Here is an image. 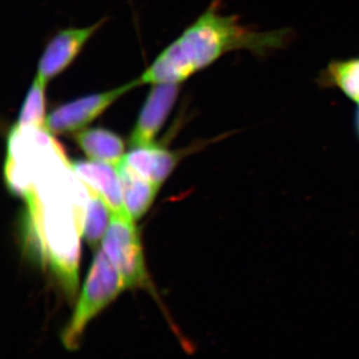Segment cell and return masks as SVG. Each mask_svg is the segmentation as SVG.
Masks as SVG:
<instances>
[{
	"mask_svg": "<svg viewBox=\"0 0 359 359\" xmlns=\"http://www.w3.org/2000/svg\"><path fill=\"white\" fill-rule=\"evenodd\" d=\"M179 84H153L130 135V147L149 145L154 141L178 99Z\"/></svg>",
	"mask_w": 359,
	"mask_h": 359,
	"instance_id": "8992f818",
	"label": "cell"
},
{
	"mask_svg": "<svg viewBox=\"0 0 359 359\" xmlns=\"http://www.w3.org/2000/svg\"><path fill=\"white\" fill-rule=\"evenodd\" d=\"M73 171L107 203L113 212H128L123 201L121 183L116 165L98 161H73Z\"/></svg>",
	"mask_w": 359,
	"mask_h": 359,
	"instance_id": "52a82bcc",
	"label": "cell"
},
{
	"mask_svg": "<svg viewBox=\"0 0 359 359\" xmlns=\"http://www.w3.org/2000/svg\"><path fill=\"white\" fill-rule=\"evenodd\" d=\"M74 140L92 161L116 165L124 158V142L110 130L90 128L75 135Z\"/></svg>",
	"mask_w": 359,
	"mask_h": 359,
	"instance_id": "30bf717a",
	"label": "cell"
},
{
	"mask_svg": "<svg viewBox=\"0 0 359 359\" xmlns=\"http://www.w3.org/2000/svg\"><path fill=\"white\" fill-rule=\"evenodd\" d=\"M124 159L144 178L161 186L176 168L181 155L152 143L132 148Z\"/></svg>",
	"mask_w": 359,
	"mask_h": 359,
	"instance_id": "9c48e42d",
	"label": "cell"
},
{
	"mask_svg": "<svg viewBox=\"0 0 359 359\" xmlns=\"http://www.w3.org/2000/svg\"><path fill=\"white\" fill-rule=\"evenodd\" d=\"M139 79L100 93L89 94L58 106L47 115L45 128L52 135L80 131L102 115L125 94L140 86Z\"/></svg>",
	"mask_w": 359,
	"mask_h": 359,
	"instance_id": "277c9868",
	"label": "cell"
},
{
	"mask_svg": "<svg viewBox=\"0 0 359 359\" xmlns=\"http://www.w3.org/2000/svg\"><path fill=\"white\" fill-rule=\"evenodd\" d=\"M219 4L221 0H214L195 22L161 52L138 78L141 85H180L230 52L245 50L264 56L289 43L292 32L287 28L257 32L243 25L238 16L222 13Z\"/></svg>",
	"mask_w": 359,
	"mask_h": 359,
	"instance_id": "6da1fadb",
	"label": "cell"
},
{
	"mask_svg": "<svg viewBox=\"0 0 359 359\" xmlns=\"http://www.w3.org/2000/svg\"><path fill=\"white\" fill-rule=\"evenodd\" d=\"M116 169L127 211L135 221L141 219L154 202L161 186L141 176L124 158L116 164Z\"/></svg>",
	"mask_w": 359,
	"mask_h": 359,
	"instance_id": "ba28073f",
	"label": "cell"
},
{
	"mask_svg": "<svg viewBox=\"0 0 359 359\" xmlns=\"http://www.w3.org/2000/svg\"><path fill=\"white\" fill-rule=\"evenodd\" d=\"M102 247L122 276L127 289L151 290L140 237L129 212H111Z\"/></svg>",
	"mask_w": 359,
	"mask_h": 359,
	"instance_id": "3957f363",
	"label": "cell"
},
{
	"mask_svg": "<svg viewBox=\"0 0 359 359\" xmlns=\"http://www.w3.org/2000/svg\"><path fill=\"white\" fill-rule=\"evenodd\" d=\"M84 186L88 195V201L85 214L83 236L90 247L95 249L100 241L103 240L109 226L111 209L102 196L99 195L86 184Z\"/></svg>",
	"mask_w": 359,
	"mask_h": 359,
	"instance_id": "7c38bea8",
	"label": "cell"
},
{
	"mask_svg": "<svg viewBox=\"0 0 359 359\" xmlns=\"http://www.w3.org/2000/svg\"><path fill=\"white\" fill-rule=\"evenodd\" d=\"M318 80L321 87L339 90L359 107V57L330 61Z\"/></svg>",
	"mask_w": 359,
	"mask_h": 359,
	"instance_id": "8fae6325",
	"label": "cell"
},
{
	"mask_svg": "<svg viewBox=\"0 0 359 359\" xmlns=\"http://www.w3.org/2000/svg\"><path fill=\"white\" fill-rule=\"evenodd\" d=\"M124 280L102 250L97 252L70 320L60 332L62 346L76 351L92 320L126 290Z\"/></svg>",
	"mask_w": 359,
	"mask_h": 359,
	"instance_id": "7a4b0ae2",
	"label": "cell"
},
{
	"mask_svg": "<svg viewBox=\"0 0 359 359\" xmlns=\"http://www.w3.org/2000/svg\"><path fill=\"white\" fill-rule=\"evenodd\" d=\"M46 85L35 76L26 94L15 124L20 126L45 127L47 118Z\"/></svg>",
	"mask_w": 359,
	"mask_h": 359,
	"instance_id": "4fadbf2b",
	"label": "cell"
},
{
	"mask_svg": "<svg viewBox=\"0 0 359 359\" xmlns=\"http://www.w3.org/2000/svg\"><path fill=\"white\" fill-rule=\"evenodd\" d=\"M103 22L104 20L87 27L67 28L54 35L42 52L36 76L48 84L53 78L65 72Z\"/></svg>",
	"mask_w": 359,
	"mask_h": 359,
	"instance_id": "5b68a950",
	"label": "cell"
},
{
	"mask_svg": "<svg viewBox=\"0 0 359 359\" xmlns=\"http://www.w3.org/2000/svg\"><path fill=\"white\" fill-rule=\"evenodd\" d=\"M355 126H356V130H358V136H359V108L358 110V113H356Z\"/></svg>",
	"mask_w": 359,
	"mask_h": 359,
	"instance_id": "5bb4252c",
	"label": "cell"
}]
</instances>
